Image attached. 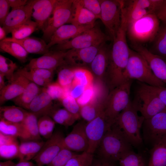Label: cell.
I'll use <instances>...</instances> for the list:
<instances>
[{
    "instance_id": "cell-15",
    "label": "cell",
    "mask_w": 166,
    "mask_h": 166,
    "mask_svg": "<svg viewBox=\"0 0 166 166\" xmlns=\"http://www.w3.org/2000/svg\"><path fill=\"white\" fill-rule=\"evenodd\" d=\"M86 123L84 121L77 123L63 140L64 148L73 152L87 151L88 142L86 133Z\"/></svg>"
},
{
    "instance_id": "cell-55",
    "label": "cell",
    "mask_w": 166,
    "mask_h": 166,
    "mask_svg": "<svg viewBox=\"0 0 166 166\" xmlns=\"http://www.w3.org/2000/svg\"><path fill=\"white\" fill-rule=\"evenodd\" d=\"M12 9L18 8L26 5L28 1L26 0H8Z\"/></svg>"
},
{
    "instance_id": "cell-24",
    "label": "cell",
    "mask_w": 166,
    "mask_h": 166,
    "mask_svg": "<svg viewBox=\"0 0 166 166\" xmlns=\"http://www.w3.org/2000/svg\"><path fill=\"white\" fill-rule=\"evenodd\" d=\"M54 71L41 68L27 69L25 67L16 72L37 85L45 87L53 82Z\"/></svg>"
},
{
    "instance_id": "cell-10",
    "label": "cell",
    "mask_w": 166,
    "mask_h": 166,
    "mask_svg": "<svg viewBox=\"0 0 166 166\" xmlns=\"http://www.w3.org/2000/svg\"><path fill=\"white\" fill-rule=\"evenodd\" d=\"M163 0H124L122 10L128 25L151 14L155 13Z\"/></svg>"
},
{
    "instance_id": "cell-7",
    "label": "cell",
    "mask_w": 166,
    "mask_h": 166,
    "mask_svg": "<svg viewBox=\"0 0 166 166\" xmlns=\"http://www.w3.org/2000/svg\"><path fill=\"white\" fill-rule=\"evenodd\" d=\"M99 27L95 26L84 31L73 38L62 44L56 45L54 50L66 51L100 45L110 39Z\"/></svg>"
},
{
    "instance_id": "cell-46",
    "label": "cell",
    "mask_w": 166,
    "mask_h": 166,
    "mask_svg": "<svg viewBox=\"0 0 166 166\" xmlns=\"http://www.w3.org/2000/svg\"><path fill=\"white\" fill-rule=\"evenodd\" d=\"M76 153L64 148L47 166H65Z\"/></svg>"
},
{
    "instance_id": "cell-33",
    "label": "cell",
    "mask_w": 166,
    "mask_h": 166,
    "mask_svg": "<svg viewBox=\"0 0 166 166\" xmlns=\"http://www.w3.org/2000/svg\"><path fill=\"white\" fill-rule=\"evenodd\" d=\"M151 152L147 166H166V136L153 146Z\"/></svg>"
},
{
    "instance_id": "cell-43",
    "label": "cell",
    "mask_w": 166,
    "mask_h": 166,
    "mask_svg": "<svg viewBox=\"0 0 166 166\" xmlns=\"http://www.w3.org/2000/svg\"><path fill=\"white\" fill-rule=\"evenodd\" d=\"M16 64L2 55H0V73L11 82L14 79L15 71L17 69Z\"/></svg>"
},
{
    "instance_id": "cell-37",
    "label": "cell",
    "mask_w": 166,
    "mask_h": 166,
    "mask_svg": "<svg viewBox=\"0 0 166 166\" xmlns=\"http://www.w3.org/2000/svg\"><path fill=\"white\" fill-rule=\"evenodd\" d=\"M74 66L68 64L59 67L57 69V82L66 90L68 89L73 83L74 77Z\"/></svg>"
},
{
    "instance_id": "cell-51",
    "label": "cell",
    "mask_w": 166,
    "mask_h": 166,
    "mask_svg": "<svg viewBox=\"0 0 166 166\" xmlns=\"http://www.w3.org/2000/svg\"><path fill=\"white\" fill-rule=\"evenodd\" d=\"M10 7L8 0H0V23L1 26L10 13Z\"/></svg>"
},
{
    "instance_id": "cell-13",
    "label": "cell",
    "mask_w": 166,
    "mask_h": 166,
    "mask_svg": "<svg viewBox=\"0 0 166 166\" xmlns=\"http://www.w3.org/2000/svg\"><path fill=\"white\" fill-rule=\"evenodd\" d=\"M64 136L60 131L53 132L45 142L38 153L33 159L38 166H43L49 164L63 148Z\"/></svg>"
},
{
    "instance_id": "cell-52",
    "label": "cell",
    "mask_w": 166,
    "mask_h": 166,
    "mask_svg": "<svg viewBox=\"0 0 166 166\" xmlns=\"http://www.w3.org/2000/svg\"><path fill=\"white\" fill-rule=\"evenodd\" d=\"M148 88L155 93L166 106V87H156L147 85Z\"/></svg>"
},
{
    "instance_id": "cell-29",
    "label": "cell",
    "mask_w": 166,
    "mask_h": 166,
    "mask_svg": "<svg viewBox=\"0 0 166 166\" xmlns=\"http://www.w3.org/2000/svg\"><path fill=\"white\" fill-rule=\"evenodd\" d=\"M38 117L33 113H29L22 123L23 129L22 140H41L38 126Z\"/></svg>"
},
{
    "instance_id": "cell-57",
    "label": "cell",
    "mask_w": 166,
    "mask_h": 166,
    "mask_svg": "<svg viewBox=\"0 0 166 166\" xmlns=\"http://www.w3.org/2000/svg\"><path fill=\"white\" fill-rule=\"evenodd\" d=\"M6 32L4 28L2 26H0V40H3L6 38Z\"/></svg>"
},
{
    "instance_id": "cell-44",
    "label": "cell",
    "mask_w": 166,
    "mask_h": 166,
    "mask_svg": "<svg viewBox=\"0 0 166 166\" xmlns=\"http://www.w3.org/2000/svg\"><path fill=\"white\" fill-rule=\"evenodd\" d=\"M94 159L93 154L87 151L75 154L65 166H90Z\"/></svg>"
},
{
    "instance_id": "cell-30",
    "label": "cell",
    "mask_w": 166,
    "mask_h": 166,
    "mask_svg": "<svg viewBox=\"0 0 166 166\" xmlns=\"http://www.w3.org/2000/svg\"><path fill=\"white\" fill-rule=\"evenodd\" d=\"M45 142L41 140H23L19 144L18 158L19 161H28L39 152Z\"/></svg>"
},
{
    "instance_id": "cell-26",
    "label": "cell",
    "mask_w": 166,
    "mask_h": 166,
    "mask_svg": "<svg viewBox=\"0 0 166 166\" xmlns=\"http://www.w3.org/2000/svg\"><path fill=\"white\" fill-rule=\"evenodd\" d=\"M97 19L95 16L84 8L78 0H73L72 15L69 24L80 26L94 25Z\"/></svg>"
},
{
    "instance_id": "cell-2",
    "label": "cell",
    "mask_w": 166,
    "mask_h": 166,
    "mask_svg": "<svg viewBox=\"0 0 166 166\" xmlns=\"http://www.w3.org/2000/svg\"><path fill=\"white\" fill-rule=\"evenodd\" d=\"M131 145L119 131L112 125L105 133L96 151L99 158L115 162L132 150Z\"/></svg>"
},
{
    "instance_id": "cell-18",
    "label": "cell",
    "mask_w": 166,
    "mask_h": 166,
    "mask_svg": "<svg viewBox=\"0 0 166 166\" xmlns=\"http://www.w3.org/2000/svg\"><path fill=\"white\" fill-rule=\"evenodd\" d=\"M133 46L135 51L146 60L155 76L166 84V61L160 56L152 53L142 45Z\"/></svg>"
},
{
    "instance_id": "cell-12",
    "label": "cell",
    "mask_w": 166,
    "mask_h": 166,
    "mask_svg": "<svg viewBox=\"0 0 166 166\" xmlns=\"http://www.w3.org/2000/svg\"><path fill=\"white\" fill-rule=\"evenodd\" d=\"M143 125L144 138L153 146L166 136V111L144 119Z\"/></svg>"
},
{
    "instance_id": "cell-23",
    "label": "cell",
    "mask_w": 166,
    "mask_h": 166,
    "mask_svg": "<svg viewBox=\"0 0 166 166\" xmlns=\"http://www.w3.org/2000/svg\"><path fill=\"white\" fill-rule=\"evenodd\" d=\"M111 49L103 43L90 65V70L99 81L103 82L109 64Z\"/></svg>"
},
{
    "instance_id": "cell-6",
    "label": "cell",
    "mask_w": 166,
    "mask_h": 166,
    "mask_svg": "<svg viewBox=\"0 0 166 166\" xmlns=\"http://www.w3.org/2000/svg\"><path fill=\"white\" fill-rule=\"evenodd\" d=\"M132 103L145 119L166 111V106L156 94L148 88L147 85L139 81Z\"/></svg>"
},
{
    "instance_id": "cell-45",
    "label": "cell",
    "mask_w": 166,
    "mask_h": 166,
    "mask_svg": "<svg viewBox=\"0 0 166 166\" xmlns=\"http://www.w3.org/2000/svg\"><path fill=\"white\" fill-rule=\"evenodd\" d=\"M53 101H60L67 94L66 90L57 82H52L43 87Z\"/></svg>"
},
{
    "instance_id": "cell-50",
    "label": "cell",
    "mask_w": 166,
    "mask_h": 166,
    "mask_svg": "<svg viewBox=\"0 0 166 166\" xmlns=\"http://www.w3.org/2000/svg\"><path fill=\"white\" fill-rule=\"evenodd\" d=\"M86 87L80 85H72L70 87L66 90L67 94L77 99L83 93Z\"/></svg>"
},
{
    "instance_id": "cell-35",
    "label": "cell",
    "mask_w": 166,
    "mask_h": 166,
    "mask_svg": "<svg viewBox=\"0 0 166 166\" xmlns=\"http://www.w3.org/2000/svg\"><path fill=\"white\" fill-rule=\"evenodd\" d=\"M151 49L152 53L160 56L166 61V25H160L158 32L152 42Z\"/></svg>"
},
{
    "instance_id": "cell-54",
    "label": "cell",
    "mask_w": 166,
    "mask_h": 166,
    "mask_svg": "<svg viewBox=\"0 0 166 166\" xmlns=\"http://www.w3.org/2000/svg\"><path fill=\"white\" fill-rule=\"evenodd\" d=\"M90 166H115V162L108 161L100 158L95 159Z\"/></svg>"
},
{
    "instance_id": "cell-4",
    "label": "cell",
    "mask_w": 166,
    "mask_h": 166,
    "mask_svg": "<svg viewBox=\"0 0 166 166\" xmlns=\"http://www.w3.org/2000/svg\"><path fill=\"white\" fill-rule=\"evenodd\" d=\"M160 26L156 14H149L128 24L127 35L133 46L142 45L153 41Z\"/></svg>"
},
{
    "instance_id": "cell-27",
    "label": "cell",
    "mask_w": 166,
    "mask_h": 166,
    "mask_svg": "<svg viewBox=\"0 0 166 166\" xmlns=\"http://www.w3.org/2000/svg\"><path fill=\"white\" fill-rule=\"evenodd\" d=\"M17 43L21 45L29 53L44 54L49 51L45 42L43 39L28 37L22 39L6 38L3 40Z\"/></svg>"
},
{
    "instance_id": "cell-16",
    "label": "cell",
    "mask_w": 166,
    "mask_h": 166,
    "mask_svg": "<svg viewBox=\"0 0 166 166\" xmlns=\"http://www.w3.org/2000/svg\"><path fill=\"white\" fill-rule=\"evenodd\" d=\"M102 44L67 50L66 56L67 63L74 67H86L90 65Z\"/></svg>"
},
{
    "instance_id": "cell-5",
    "label": "cell",
    "mask_w": 166,
    "mask_h": 166,
    "mask_svg": "<svg viewBox=\"0 0 166 166\" xmlns=\"http://www.w3.org/2000/svg\"><path fill=\"white\" fill-rule=\"evenodd\" d=\"M132 82V80H127L109 91L105 98L104 113L111 126L130 101L129 97Z\"/></svg>"
},
{
    "instance_id": "cell-19",
    "label": "cell",
    "mask_w": 166,
    "mask_h": 166,
    "mask_svg": "<svg viewBox=\"0 0 166 166\" xmlns=\"http://www.w3.org/2000/svg\"><path fill=\"white\" fill-rule=\"evenodd\" d=\"M57 0H31L32 17L36 22L38 29L43 30L53 10Z\"/></svg>"
},
{
    "instance_id": "cell-32",
    "label": "cell",
    "mask_w": 166,
    "mask_h": 166,
    "mask_svg": "<svg viewBox=\"0 0 166 166\" xmlns=\"http://www.w3.org/2000/svg\"><path fill=\"white\" fill-rule=\"evenodd\" d=\"M42 89L40 86L30 81L24 91L12 101L17 106L28 110L30 103Z\"/></svg>"
},
{
    "instance_id": "cell-31",
    "label": "cell",
    "mask_w": 166,
    "mask_h": 166,
    "mask_svg": "<svg viewBox=\"0 0 166 166\" xmlns=\"http://www.w3.org/2000/svg\"><path fill=\"white\" fill-rule=\"evenodd\" d=\"M28 113L25 109L18 106H1L0 119L10 122L21 123Z\"/></svg>"
},
{
    "instance_id": "cell-1",
    "label": "cell",
    "mask_w": 166,
    "mask_h": 166,
    "mask_svg": "<svg viewBox=\"0 0 166 166\" xmlns=\"http://www.w3.org/2000/svg\"><path fill=\"white\" fill-rule=\"evenodd\" d=\"M144 119L139 115L130 101L112 125L119 131L131 145L137 146L142 142L140 129Z\"/></svg>"
},
{
    "instance_id": "cell-38",
    "label": "cell",
    "mask_w": 166,
    "mask_h": 166,
    "mask_svg": "<svg viewBox=\"0 0 166 166\" xmlns=\"http://www.w3.org/2000/svg\"><path fill=\"white\" fill-rule=\"evenodd\" d=\"M73 72L74 77L72 85L78 84L87 87L93 84L94 75L86 67H74Z\"/></svg>"
},
{
    "instance_id": "cell-48",
    "label": "cell",
    "mask_w": 166,
    "mask_h": 166,
    "mask_svg": "<svg viewBox=\"0 0 166 166\" xmlns=\"http://www.w3.org/2000/svg\"><path fill=\"white\" fill-rule=\"evenodd\" d=\"M97 90L94 84L86 87L81 95L76 99L80 106L81 107L90 103L95 97Z\"/></svg>"
},
{
    "instance_id": "cell-22",
    "label": "cell",
    "mask_w": 166,
    "mask_h": 166,
    "mask_svg": "<svg viewBox=\"0 0 166 166\" xmlns=\"http://www.w3.org/2000/svg\"><path fill=\"white\" fill-rule=\"evenodd\" d=\"M30 81L22 75L15 73L14 79L0 90V105L16 98L25 90Z\"/></svg>"
},
{
    "instance_id": "cell-59",
    "label": "cell",
    "mask_w": 166,
    "mask_h": 166,
    "mask_svg": "<svg viewBox=\"0 0 166 166\" xmlns=\"http://www.w3.org/2000/svg\"><path fill=\"white\" fill-rule=\"evenodd\" d=\"M15 164L10 160L6 162H1L0 166H14Z\"/></svg>"
},
{
    "instance_id": "cell-60",
    "label": "cell",
    "mask_w": 166,
    "mask_h": 166,
    "mask_svg": "<svg viewBox=\"0 0 166 166\" xmlns=\"http://www.w3.org/2000/svg\"></svg>"
},
{
    "instance_id": "cell-20",
    "label": "cell",
    "mask_w": 166,
    "mask_h": 166,
    "mask_svg": "<svg viewBox=\"0 0 166 166\" xmlns=\"http://www.w3.org/2000/svg\"><path fill=\"white\" fill-rule=\"evenodd\" d=\"M108 94V92L105 89L98 90L95 97L90 103L81 107V117L87 122L102 113L104 111L105 100Z\"/></svg>"
},
{
    "instance_id": "cell-17",
    "label": "cell",
    "mask_w": 166,
    "mask_h": 166,
    "mask_svg": "<svg viewBox=\"0 0 166 166\" xmlns=\"http://www.w3.org/2000/svg\"><path fill=\"white\" fill-rule=\"evenodd\" d=\"M95 25L80 26L71 24H65L53 33L47 44L48 47L49 49L55 45L65 42Z\"/></svg>"
},
{
    "instance_id": "cell-3",
    "label": "cell",
    "mask_w": 166,
    "mask_h": 166,
    "mask_svg": "<svg viewBox=\"0 0 166 166\" xmlns=\"http://www.w3.org/2000/svg\"><path fill=\"white\" fill-rule=\"evenodd\" d=\"M124 77L125 81L134 79L150 86H166V84L155 76L145 59L139 53L131 49Z\"/></svg>"
},
{
    "instance_id": "cell-14",
    "label": "cell",
    "mask_w": 166,
    "mask_h": 166,
    "mask_svg": "<svg viewBox=\"0 0 166 166\" xmlns=\"http://www.w3.org/2000/svg\"><path fill=\"white\" fill-rule=\"evenodd\" d=\"M67 51H49L40 57L31 60L25 67L27 69L41 68L55 71L68 64L66 60Z\"/></svg>"
},
{
    "instance_id": "cell-56",
    "label": "cell",
    "mask_w": 166,
    "mask_h": 166,
    "mask_svg": "<svg viewBox=\"0 0 166 166\" xmlns=\"http://www.w3.org/2000/svg\"><path fill=\"white\" fill-rule=\"evenodd\" d=\"M14 166H34L32 162L28 161H19L18 163L15 164Z\"/></svg>"
},
{
    "instance_id": "cell-11",
    "label": "cell",
    "mask_w": 166,
    "mask_h": 166,
    "mask_svg": "<svg viewBox=\"0 0 166 166\" xmlns=\"http://www.w3.org/2000/svg\"><path fill=\"white\" fill-rule=\"evenodd\" d=\"M111 127L104 112L92 121L86 123L85 130L88 142L87 152L94 154L105 133Z\"/></svg>"
},
{
    "instance_id": "cell-42",
    "label": "cell",
    "mask_w": 166,
    "mask_h": 166,
    "mask_svg": "<svg viewBox=\"0 0 166 166\" xmlns=\"http://www.w3.org/2000/svg\"><path fill=\"white\" fill-rule=\"evenodd\" d=\"M118 161L120 166H147L144 157L132 150L124 155Z\"/></svg>"
},
{
    "instance_id": "cell-34",
    "label": "cell",
    "mask_w": 166,
    "mask_h": 166,
    "mask_svg": "<svg viewBox=\"0 0 166 166\" xmlns=\"http://www.w3.org/2000/svg\"><path fill=\"white\" fill-rule=\"evenodd\" d=\"M49 116L56 123L68 127L72 125L80 119L64 108H58L55 106Z\"/></svg>"
},
{
    "instance_id": "cell-21",
    "label": "cell",
    "mask_w": 166,
    "mask_h": 166,
    "mask_svg": "<svg viewBox=\"0 0 166 166\" xmlns=\"http://www.w3.org/2000/svg\"><path fill=\"white\" fill-rule=\"evenodd\" d=\"M32 6L31 0L25 6L14 9L9 13L2 26L7 34L11 33L14 28L31 19Z\"/></svg>"
},
{
    "instance_id": "cell-39",
    "label": "cell",
    "mask_w": 166,
    "mask_h": 166,
    "mask_svg": "<svg viewBox=\"0 0 166 166\" xmlns=\"http://www.w3.org/2000/svg\"><path fill=\"white\" fill-rule=\"evenodd\" d=\"M38 29L36 22L30 19L12 30L11 38L17 39H24L29 37Z\"/></svg>"
},
{
    "instance_id": "cell-36",
    "label": "cell",
    "mask_w": 166,
    "mask_h": 166,
    "mask_svg": "<svg viewBox=\"0 0 166 166\" xmlns=\"http://www.w3.org/2000/svg\"><path fill=\"white\" fill-rule=\"evenodd\" d=\"M0 48L2 51L9 54L22 62L27 60L28 53L17 43L2 41L0 42Z\"/></svg>"
},
{
    "instance_id": "cell-8",
    "label": "cell",
    "mask_w": 166,
    "mask_h": 166,
    "mask_svg": "<svg viewBox=\"0 0 166 166\" xmlns=\"http://www.w3.org/2000/svg\"><path fill=\"white\" fill-rule=\"evenodd\" d=\"M101 6V20L112 40L120 27L122 9L124 0H99Z\"/></svg>"
},
{
    "instance_id": "cell-47",
    "label": "cell",
    "mask_w": 166,
    "mask_h": 166,
    "mask_svg": "<svg viewBox=\"0 0 166 166\" xmlns=\"http://www.w3.org/2000/svg\"><path fill=\"white\" fill-rule=\"evenodd\" d=\"M60 102L64 108L80 118L81 107L75 99L66 94Z\"/></svg>"
},
{
    "instance_id": "cell-40",
    "label": "cell",
    "mask_w": 166,
    "mask_h": 166,
    "mask_svg": "<svg viewBox=\"0 0 166 166\" xmlns=\"http://www.w3.org/2000/svg\"><path fill=\"white\" fill-rule=\"evenodd\" d=\"M23 132L21 123L7 121L0 119V133L5 135L22 138Z\"/></svg>"
},
{
    "instance_id": "cell-28",
    "label": "cell",
    "mask_w": 166,
    "mask_h": 166,
    "mask_svg": "<svg viewBox=\"0 0 166 166\" xmlns=\"http://www.w3.org/2000/svg\"><path fill=\"white\" fill-rule=\"evenodd\" d=\"M20 144L17 137L0 133V156L6 159L18 158Z\"/></svg>"
},
{
    "instance_id": "cell-49",
    "label": "cell",
    "mask_w": 166,
    "mask_h": 166,
    "mask_svg": "<svg viewBox=\"0 0 166 166\" xmlns=\"http://www.w3.org/2000/svg\"><path fill=\"white\" fill-rule=\"evenodd\" d=\"M85 8L93 14L97 19H101V6L99 0H78Z\"/></svg>"
},
{
    "instance_id": "cell-41",
    "label": "cell",
    "mask_w": 166,
    "mask_h": 166,
    "mask_svg": "<svg viewBox=\"0 0 166 166\" xmlns=\"http://www.w3.org/2000/svg\"><path fill=\"white\" fill-rule=\"evenodd\" d=\"M55 122L49 115L40 117L38 121L39 132L41 136L48 139L53 133Z\"/></svg>"
},
{
    "instance_id": "cell-58",
    "label": "cell",
    "mask_w": 166,
    "mask_h": 166,
    "mask_svg": "<svg viewBox=\"0 0 166 166\" xmlns=\"http://www.w3.org/2000/svg\"><path fill=\"white\" fill-rule=\"evenodd\" d=\"M5 76L0 73V90L2 89L6 85L5 81Z\"/></svg>"
},
{
    "instance_id": "cell-25",
    "label": "cell",
    "mask_w": 166,
    "mask_h": 166,
    "mask_svg": "<svg viewBox=\"0 0 166 166\" xmlns=\"http://www.w3.org/2000/svg\"><path fill=\"white\" fill-rule=\"evenodd\" d=\"M53 101L42 87L41 91L30 104L28 110L38 118L45 115H49L55 106Z\"/></svg>"
},
{
    "instance_id": "cell-53",
    "label": "cell",
    "mask_w": 166,
    "mask_h": 166,
    "mask_svg": "<svg viewBox=\"0 0 166 166\" xmlns=\"http://www.w3.org/2000/svg\"><path fill=\"white\" fill-rule=\"evenodd\" d=\"M160 21L166 25V0L164 1L155 13Z\"/></svg>"
},
{
    "instance_id": "cell-9",
    "label": "cell",
    "mask_w": 166,
    "mask_h": 166,
    "mask_svg": "<svg viewBox=\"0 0 166 166\" xmlns=\"http://www.w3.org/2000/svg\"><path fill=\"white\" fill-rule=\"evenodd\" d=\"M73 0H57L53 12L42 30L43 37L49 41L59 27L69 24L73 13Z\"/></svg>"
}]
</instances>
